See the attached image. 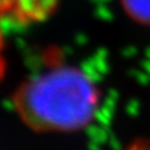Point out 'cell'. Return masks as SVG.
<instances>
[{
	"mask_svg": "<svg viewBox=\"0 0 150 150\" xmlns=\"http://www.w3.org/2000/svg\"><path fill=\"white\" fill-rule=\"evenodd\" d=\"M7 9H8V0H0V17L7 16Z\"/></svg>",
	"mask_w": 150,
	"mask_h": 150,
	"instance_id": "obj_6",
	"label": "cell"
},
{
	"mask_svg": "<svg viewBox=\"0 0 150 150\" xmlns=\"http://www.w3.org/2000/svg\"><path fill=\"white\" fill-rule=\"evenodd\" d=\"M5 70H7V58H5V40L3 30L0 28V80L4 78Z\"/></svg>",
	"mask_w": 150,
	"mask_h": 150,
	"instance_id": "obj_4",
	"label": "cell"
},
{
	"mask_svg": "<svg viewBox=\"0 0 150 150\" xmlns=\"http://www.w3.org/2000/svg\"><path fill=\"white\" fill-rule=\"evenodd\" d=\"M121 4L130 17L150 24V0H121Z\"/></svg>",
	"mask_w": 150,
	"mask_h": 150,
	"instance_id": "obj_3",
	"label": "cell"
},
{
	"mask_svg": "<svg viewBox=\"0 0 150 150\" xmlns=\"http://www.w3.org/2000/svg\"><path fill=\"white\" fill-rule=\"evenodd\" d=\"M59 0H8L7 17L20 24L46 20L55 12Z\"/></svg>",
	"mask_w": 150,
	"mask_h": 150,
	"instance_id": "obj_2",
	"label": "cell"
},
{
	"mask_svg": "<svg viewBox=\"0 0 150 150\" xmlns=\"http://www.w3.org/2000/svg\"><path fill=\"white\" fill-rule=\"evenodd\" d=\"M7 11H8V9H7ZM5 17H7V16H5Z\"/></svg>",
	"mask_w": 150,
	"mask_h": 150,
	"instance_id": "obj_7",
	"label": "cell"
},
{
	"mask_svg": "<svg viewBox=\"0 0 150 150\" xmlns=\"http://www.w3.org/2000/svg\"><path fill=\"white\" fill-rule=\"evenodd\" d=\"M125 150H150V138L136 141V142L130 144Z\"/></svg>",
	"mask_w": 150,
	"mask_h": 150,
	"instance_id": "obj_5",
	"label": "cell"
},
{
	"mask_svg": "<svg viewBox=\"0 0 150 150\" xmlns=\"http://www.w3.org/2000/svg\"><path fill=\"white\" fill-rule=\"evenodd\" d=\"M13 105L24 124L36 132L70 133L93 119L99 92L84 71L57 65L24 82Z\"/></svg>",
	"mask_w": 150,
	"mask_h": 150,
	"instance_id": "obj_1",
	"label": "cell"
}]
</instances>
